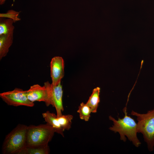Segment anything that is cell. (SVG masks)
Listing matches in <instances>:
<instances>
[{
	"label": "cell",
	"mask_w": 154,
	"mask_h": 154,
	"mask_svg": "<svg viewBox=\"0 0 154 154\" xmlns=\"http://www.w3.org/2000/svg\"><path fill=\"white\" fill-rule=\"evenodd\" d=\"M127 109L126 107L123 109L125 116L122 118L118 117L117 120L111 116H109V119L113 123L109 129L115 133L118 132L121 140L125 142L126 136L135 146L138 147L141 143L137 136V123L133 118L127 115Z\"/></svg>",
	"instance_id": "6da1fadb"
},
{
	"label": "cell",
	"mask_w": 154,
	"mask_h": 154,
	"mask_svg": "<svg viewBox=\"0 0 154 154\" xmlns=\"http://www.w3.org/2000/svg\"><path fill=\"white\" fill-rule=\"evenodd\" d=\"M28 126L19 124L5 137L2 147L3 154H19L26 146Z\"/></svg>",
	"instance_id": "7a4b0ae2"
},
{
	"label": "cell",
	"mask_w": 154,
	"mask_h": 154,
	"mask_svg": "<svg viewBox=\"0 0 154 154\" xmlns=\"http://www.w3.org/2000/svg\"><path fill=\"white\" fill-rule=\"evenodd\" d=\"M131 115L137 117V132L141 133L149 151L154 149V108L145 114L132 110Z\"/></svg>",
	"instance_id": "3957f363"
},
{
	"label": "cell",
	"mask_w": 154,
	"mask_h": 154,
	"mask_svg": "<svg viewBox=\"0 0 154 154\" xmlns=\"http://www.w3.org/2000/svg\"><path fill=\"white\" fill-rule=\"evenodd\" d=\"M54 133L53 128L47 123L28 126L27 134L26 146L47 145L51 140Z\"/></svg>",
	"instance_id": "277c9868"
},
{
	"label": "cell",
	"mask_w": 154,
	"mask_h": 154,
	"mask_svg": "<svg viewBox=\"0 0 154 154\" xmlns=\"http://www.w3.org/2000/svg\"><path fill=\"white\" fill-rule=\"evenodd\" d=\"M51 86V84L48 81L45 82L43 86L38 84L31 86L27 90L28 98L33 102H43L47 106L52 105Z\"/></svg>",
	"instance_id": "5b68a950"
},
{
	"label": "cell",
	"mask_w": 154,
	"mask_h": 154,
	"mask_svg": "<svg viewBox=\"0 0 154 154\" xmlns=\"http://www.w3.org/2000/svg\"><path fill=\"white\" fill-rule=\"evenodd\" d=\"M0 97L9 106L29 107L34 106V102L30 101L27 98V90L19 88H15L13 90L1 93Z\"/></svg>",
	"instance_id": "8992f818"
},
{
	"label": "cell",
	"mask_w": 154,
	"mask_h": 154,
	"mask_svg": "<svg viewBox=\"0 0 154 154\" xmlns=\"http://www.w3.org/2000/svg\"><path fill=\"white\" fill-rule=\"evenodd\" d=\"M50 76L52 84L56 86L61 82L64 75V61L60 56H55L50 62Z\"/></svg>",
	"instance_id": "52a82bcc"
},
{
	"label": "cell",
	"mask_w": 154,
	"mask_h": 154,
	"mask_svg": "<svg viewBox=\"0 0 154 154\" xmlns=\"http://www.w3.org/2000/svg\"><path fill=\"white\" fill-rule=\"evenodd\" d=\"M51 90L52 106L55 108L57 117H58L62 115V112L64 110L62 101L63 90L61 83L56 86L51 84Z\"/></svg>",
	"instance_id": "ba28073f"
},
{
	"label": "cell",
	"mask_w": 154,
	"mask_h": 154,
	"mask_svg": "<svg viewBox=\"0 0 154 154\" xmlns=\"http://www.w3.org/2000/svg\"><path fill=\"white\" fill-rule=\"evenodd\" d=\"M42 116L45 122L51 126L54 129L55 132L64 136V130L62 128L58 120L57 116L55 114L47 111L42 114Z\"/></svg>",
	"instance_id": "9c48e42d"
},
{
	"label": "cell",
	"mask_w": 154,
	"mask_h": 154,
	"mask_svg": "<svg viewBox=\"0 0 154 154\" xmlns=\"http://www.w3.org/2000/svg\"><path fill=\"white\" fill-rule=\"evenodd\" d=\"M13 33L0 35V60L6 56L13 41Z\"/></svg>",
	"instance_id": "30bf717a"
},
{
	"label": "cell",
	"mask_w": 154,
	"mask_h": 154,
	"mask_svg": "<svg viewBox=\"0 0 154 154\" xmlns=\"http://www.w3.org/2000/svg\"><path fill=\"white\" fill-rule=\"evenodd\" d=\"M100 88L97 87L92 90V93L86 103L91 109L92 112L96 113L97 111L100 102Z\"/></svg>",
	"instance_id": "8fae6325"
},
{
	"label": "cell",
	"mask_w": 154,
	"mask_h": 154,
	"mask_svg": "<svg viewBox=\"0 0 154 154\" xmlns=\"http://www.w3.org/2000/svg\"><path fill=\"white\" fill-rule=\"evenodd\" d=\"M50 149L48 145L41 146H26L19 154H48Z\"/></svg>",
	"instance_id": "7c38bea8"
},
{
	"label": "cell",
	"mask_w": 154,
	"mask_h": 154,
	"mask_svg": "<svg viewBox=\"0 0 154 154\" xmlns=\"http://www.w3.org/2000/svg\"><path fill=\"white\" fill-rule=\"evenodd\" d=\"M13 20L9 18L0 19V35L13 33L14 27Z\"/></svg>",
	"instance_id": "4fadbf2b"
},
{
	"label": "cell",
	"mask_w": 154,
	"mask_h": 154,
	"mask_svg": "<svg viewBox=\"0 0 154 154\" xmlns=\"http://www.w3.org/2000/svg\"><path fill=\"white\" fill-rule=\"evenodd\" d=\"M77 112L79 114L81 119L85 121H88L90 117L92 111L90 108L86 104L82 102L79 106Z\"/></svg>",
	"instance_id": "5bb4252c"
},
{
	"label": "cell",
	"mask_w": 154,
	"mask_h": 154,
	"mask_svg": "<svg viewBox=\"0 0 154 154\" xmlns=\"http://www.w3.org/2000/svg\"><path fill=\"white\" fill-rule=\"evenodd\" d=\"M58 122L62 128L64 130H69L71 127L72 120L73 116L70 114L62 115L59 117H57Z\"/></svg>",
	"instance_id": "9a60e30c"
},
{
	"label": "cell",
	"mask_w": 154,
	"mask_h": 154,
	"mask_svg": "<svg viewBox=\"0 0 154 154\" xmlns=\"http://www.w3.org/2000/svg\"><path fill=\"white\" fill-rule=\"evenodd\" d=\"M19 12L13 10H8L6 13L0 14V18H7L12 19L14 23L19 21L21 19L18 17Z\"/></svg>",
	"instance_id": "2e32d148"
},
{
	"label": "cell",
	"mask_w": 154,
	"mask_h": 154,
	"mask_svg": "<svg viewBox=\"0 0 154 154\" xmlns=\"http://www.w3.org/2000/svg\"><path fill=\"white\" fill-rule=\"evenodd\" d=\"M5 1L6 0H0V4L1 5L5 3Z\"/></svg>",
	"instance_id": "e0dca14e"
}]
</instances>
